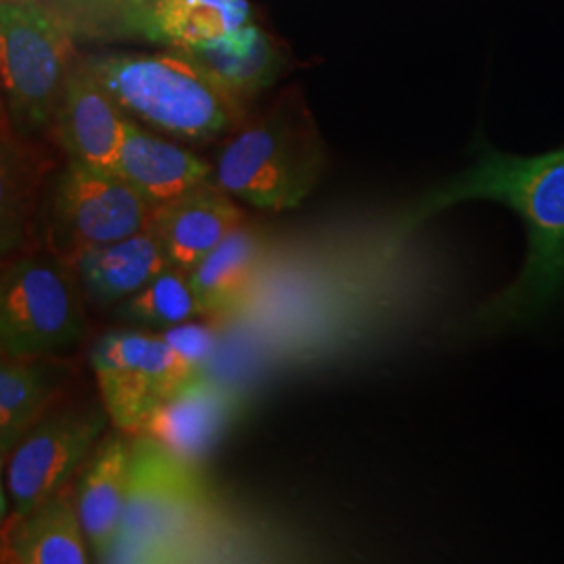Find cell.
<instances>
[{"label": "cell", "instance_id": "cell-3", "mask_svg": "<svg viewBox=\"0 0 564 564\" xmlns=\"http://www.w3.org/2000/svg\"><path fill=\"white\" fill-rule=\"evenodd\" d=\"M86 65L130 120L178 141H214L245 120V102L178 48L160 55H105Z\"/></svg>", "mask_w": 564, "mask_h": 564}, {"label": "cell", "instance_id": "cell-9", "mask_svg": "<svg viewBox=\"0 0 564 564\" xmlns=\"http://www.w3.org/2000/svg\"><path fill=\"white\" fill-rule=\"evenodd\" d=\"M151 209L141 193L118 174L69 160L53 193V237L65 256H72L149 228Z\"/></svg>", "mask_w": 564, "mask_h": 564}, {"label": "cell", "instance_id": "cell-22", "mask_svg": "<svg viewBox=\"0 0 564 564\" xmlns=\"http://www.w3.org/2000/svg\"><path fill=\"white\" fill-rule=\"evenodd\" d=\"M34 174L20 149L0 134V256L18 249L32 216Z\"/></svg>", "mask_w": 564, "mask_h": 564}, {"label": "cell", "instance_id": "cell-8", "mask_svg": "<svg viewBox=\"0 0 564 564\" xmlns=\"http://www.w3.org/2000/svg\"><path fill=\"white\" fill-rule=\"evenodd\" d=\"M109 414L97 402L53 405L7 456L4 477L13 519L72 484L101 442Z\"/></svg>", "mask_w": 564, "mask_h": 564}, {"label": "cell", "instance_id": "cell-20", "mask_svg": "<svg viewBox=\"0 0 564 564\" xmlns=\"http://www.w3.org/2000/svg\"><path fill=\"white\" fill-rule=\"evenodd\" d=\"M253 15L249 0H151L144 34L151 41L184 48L228 34Z\"/></svg>", "mask_w": 564, "mask_h": 564}, {"label": "cell", "instance_id": "cell-15", "mask_svg": "<svg viewBox=\"0 0 564 564\" xmlns=\"http://www.w3.org/2000/svg\"><path fill=\"white\" fill-rule=\"evenodd\" d=\"M178 51L241 102L251 101L274 86L286 65L281 44L253 21Z\"/></svg>", "mask_w": 564, "mask_h": 564}, {"label": "cell", "instance_id": "cell-19", "mask_svg": "<svg viewBox=\"0 0 564 564\" xmlns=\"http://www.w3.org/2000/svg\"><path fill=\"white\" fill-rule=\"evenodd\" d=\"M262 263L260 237L239 226L188 270L203 316H228L241 307Z\"/></svg>", "mask_w": 564, "mask_h": 564}, {"label": "cell", "instance_id": "cell-24", "mask_svg": "<svg viewBox=\"0 0 564 564\" xmlns=\"http://www.w3.org/2000/svg\"><path fill=\"white\" fill-rule=\"evenodd\" d=\"M4 464H7V456L0 454V552H2V535H4V527H7V494H4V484H2V477H4Z\"/></svg>", "mask_w": 564, "mask_h": 564}, {"label": "cell", "instance_id": "cell-10", "mask_svg": "<svg viewBox=\"0 0 564 564\" xmlns=\"http://www.w3.org/2000/svg\"><path fill=\"white\" fill-rule=\"evenodd\" d=\"M232 416L230 391L199 372L158 403L134 437H147L182 463L199 466L223 440Z\"/></svg>", "mask_w": 564, "mask_h": 564}, {"label": "cell", "instance_id": "cell-2", "mask_svg": "<svg viewBox=\"0 0 564 564\" xmlns=\"http://www.w3.org/2000/svg\"><path fill=\"white\" fill-rule=\"evenodd\" d=\"M326 165L323 137L300 90L284 93L262 118L224 142L212 182L232 199L265 212L293 209L316 188Z\"/></svg>", "mask_w": 564, "mask_h": 564}, {"label": "cell", "instance_id": "cell-7", "mask_svg": "<svg viewBox=\"0 0 564 564\" xmlns=\"http://www.w3.org/2000/svg\"><path fill=\"white\" fill-rule=\"evenodd\" d=\"M88 358L109 421L132 437L158 403L202 372L172 349L162 335L141 328L105 333Z\"/></svg>", "mask_w": 564, "mask_h": 564}, {"label": "cell", "instance_id": "cell-5", "mask_svg": "<svg viewBox=\"0 0 564 564\" xmlns=\"http://www.w3.org/2000/svg\"><path fill=\"white\" fill-rule=\"evenodd\" d=\"M72 41L39 0H0V93L25 134L51 128L69 78Z\"/></svg>", "mask_w": 564, "mask_h": 564}, {"label": "cell", "instance_id": "cell-16", "mask_svg": "<svg viewBox=\"0 0 564 564\" xmlns=\"http://www.w3.org/2000/svg\"><path fill=\"white\" fill-rule=\"evenodd\" d=\"M67 258L86 297L99 305L128 300L144 284L172 268L162 242L149 228L120 241L74 251Z\"/></svg>", "mask_w": 564, "mask_h": 564}, {"label": "cell", "instance_id": "cell-11", "mask_svg": "<svg viewBox=\"0 0 564 564\" xmlns=\"http://www.w3.org/2000/svg\"><path fill=\"white\" fill-rule=\"evenodd\" d=\"M126 120L86 63L69 72L53 128L72 162L116 174Z\"/></svg>", "mask_w": 564, "mask_h": 564}, {"label": "cell", "instance_id": "cell-12", "mask_svg": "<svg viewBox=\"0 0 564 564\" xmlns=\"http://www.w3.org/2000/svg\"><path fill=\"white\" fill-rule=\"evenodd\" d=\"M241 224L239 205L209 181L155 205L149 230L162 242L170 263L188 272Z\"/></svg>", "mask_w": 564, "mask_h": 564}, {"label": "cell", "instance_id": "cell-14", "mask_svg": "<svg viewBox=\"0 0 564 564\" xmlns=\"http://www.w3.org/2000/svg\"><path fill=\"white\" fill-rule=\"evenodd\" d=\"M116 174L155 207L212 181V163L128 118Z\"/></svg>", "mask_w": 564, "mask_h": 564}, {"label": "cell", "instance_id": "cell-4", "mask_svg": "<svg viewBox=\"0 0 564 564\" xmlns=\"http://www.w3.org/2000/svg\"><path fill=\"white\" fill-rule=\"evenodd\" d=\"M134 460L120 535L107 563L162 561L199 524L209 491L199 466L182 463L147 437H132Z\"/></svg>", "mask_w": 564, "mask_h": 564}, {"label": "cell", "instance_id": "cell-18", "mask_svg": "<svg viewBox=\"0 0 564 564\" xmlns=\"http://www.w3.org/2000/svg\"><path fill=\"white\" fill-rule=\"evenodd\" d=\"M65 364L48 358H0V454L9 456L21 437L59 402Z\"/></svg>", "mask_w": 564, "mask_h": 564}, {"label": "cell", "instance_id": "cell-17", "mask_svg": "<svg viewBox=\"0 0 564 564\" xmlns=\"http://www.w3.org/2000/svg\"><path fill=\"white\" fill-rule=\"evenodd\" d=\"M90 556L69 485L4 527L0 563L86 564Z\"/></svg>", "mask_w": 564, "mask_h": 564}, {"label": "cell", "instance_id": "cell-1", "mask_svg": "<svg viewBox=\"0 0 564 564\" xmlns=\"http://www.w3.org/2000/svg\"><path fill=\"white\" fill-rule=\"evenodd\" d=\"M496 202L519 214L527 258L519 276L481 307L487 326H529L564 302V144L542 155H512L484 144L458 176L431 191L405 224L410 228L464 202Z\"/></svg>", "mask_w": 564, "mask_h": 564}, {"label": "cell", "instance_id": "cell-13", "mask_svg": "<svg viewBox=\"0 0 564 564\" xmlns=\"http://www.w3.org/2000/svg\"><path fill=\"white\" fill-rule=\"evenodd\" d=\"M134 460L132 435L116 429L102 437L88 460L82 464L74 487L76 508L90 554L107 563L120 535L121 517Z\"/></svg>", "mask_w": 564, "mask_h": 564}, {"label": "cell", "instance_id": "cell-23", "mask_svg": "<svg viewBox=\"0 0 564 564\" xmlns=\"http://www.w3.org/2000/svg\"><path fill=\"white\" fill-rule=\"evenodd\" d=\"M163 339L172 349H176L184 360L197 366L199 370L216 349V333L212 326L199 323H182L170 328H163Z\"/></svg>", "mask_w": 564, "mask_h": 564}, {"label": "cell", "instance_id": "cell-25", "mask_svg": "<svg viewBox=\"0 0 564 564\" xmlns=\"http://www.w3.org/2000/svg\"><path fill=\"white\" fill-rule=\"evenodd\" d=\"M2 105H4V99H2V93H0V126H2V113H7V109Z\"/></svg>", "mask_w": 564, "mask_h": 564}, {"label": "cell", "instance_id": "cell-6", "mask_svg": "<svg viewBox=\"0 0 564 564\" xmlns=\"http://www.w3.org/2000/svg\"><path fill=\"white\" fill-rule=\"evenodd\" d=\"M86 330L72 263L25 256L0 272V358H48L78 345Z\"/></svg>", "mask_w": 564, "mask_h": 564}, {"label": "cell", "instance_id": "cell-21", "mask_svg": "<svg viewBox=\"0 0 564 564\" xmlns=\"http://www.w3.org/2000/svg\"><path fill=\"white\" fill-rule=\"evenodd\" d=\"M116 316L142 328H170L203 316V310L188 272L172 265L141 291L118 303Z\"/></svg>", "mask_w": 564, "mask_h": 564}]
</instances>
